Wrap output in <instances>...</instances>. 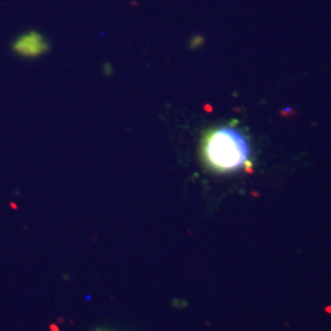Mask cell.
<instances>
[{"label": "cell", "instance_id": "cell-2", "mask_svg": "<svg viewBox=\"0 0 331 331\" xmlns=\"http://www.w3.org/2000/svg\"><path fill=\"white\" fill-rule=\"evenodd\" d=\"M48 49V43L46 38L38 32H27V33L21 34L15 39L12 43V51L21 56L26 58H33L38 56L47 51Z\"/></svg>", "mask_w": 331, "mask_h": 331}, {"label": "cell", "instance_id": "cell-1", "mask_svg": "<svg viewBox=\"0 0 331 331\" xmlns=\"http://www.w3.org/2000/svg\"><path fill=\"white\" fill-rule=\"evenodd\" d=\"M201 154L210 169L230 173L242 169L249 162L250 147L239 130L221 127L206 132L201 142Z\"/></svg>", "mask_w": 331, "mask_h": 331}]
</instances>
